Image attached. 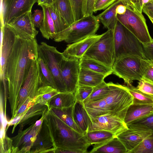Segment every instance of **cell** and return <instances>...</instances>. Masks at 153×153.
<instances>
[{
    "label": "cell",
    "instance_id": "1",
    "mask_svg": "<svg viewBox=\"0 0 153 153\" xmlns=\"http://www.w3.org/2000/svg\"><path fill=\"white\" fill-rule=\"evenodd\" d=\"M38 44L35 38L16 36L15 43L7 61L5 77L12 119L16 114L19 94L33 61L39 57Z\"/></svg>",
    "mask_w": 153,
    "mask_h": 153
},
{
    "label": "cell",
    "instance_id": "2",
    "mask_svg": "<svg viewBox=\"0 0 153 153\" xmlns=\"http://www.w3.org/2000/svg\"><path fill=\"white\" fill-rule=\"evenodd\" d=\"M108 94L103 98L83 103L91 121L100 115L111 114L124 121L126 111L133 103V98L126 86L112 82L107 83Z\"/></svg>",
    "mask_w": 153,
    "mask_h": 153
},
{
    "label": "cell",
    "instance_id": "3",
    "mask_svg": "<svg viewBox=\"0 0 153 153\" xmlns=\"http://www.w3.org/2000/svg\"><path fill=\"white\" fill-rule=\"evenodd\" d=\"M45 120L56 149L68 150L75 153L88 152V149L91 144L86 133L80 134L71 128L49 108Z\"/></svg>",
    "mask_w": 153,
    "mask_h": 153
},
{
    "label": "cell",
    "instance_id": "4",
    "mask_svg": "<svg viewBox=\"0 0 153 153\" xmlns=\"http://www.w3.org/2000/svg\"><path fill=\"white\" fill-rule=\"evenodd\" d=\"M113 32L115 60L126 55L134 56L145 59L142 42L118 20Z\"/></svg>",
    "mask_w": 153,
    "mask_h": 153
},
{
    "label": "cell",
    "instance_id": "5",
    "mask_svg": "<svg viewBox=\"0 0 153 153\" xmlns=\"http://www.w3.org/2000/svg\"><path fill=\"white\" fill-rule=\"evenodd\" d=\"M99 26L96 16L92 15L84 16L56 34L54 40L57 42L65 41L69 44L75 42L95 34Z\"/></svg>",
    "mask_w": 153,
    "mask_h": 153
},
{
    "label": "cell",
    "instance_id": "6",
    "mask_svg": "<svg viewBox=\"0 0 153 153\" xmlns=\"http://www.w3.org/2000/svg\"><path fill=\"white\" fill-rule=\"evenodd\" d=\"M83 57L94 59L112 67L115 61L113 33L108 30L87 51Z\"/></svg>",
    "mask_w": 153,
    "mask_h": 153
},
{
    "label": "cell",
    "instance_id": "7",
    "mask_svg": "<svg viewBox=\"0 0 153 153\" xmlns=\"http://www.w3.org/2000/svg\"><path fill=\"white\" fill-rule=\"evenodd\" d=\"M126 7L125 14L117 15V20L142 43L151 41L153 39L149 33L146 20L142 13L130 5Z\"/></svg>",
    "mask_w": 153,
    "mask_h": 153
},
{
    "label": "cell",
    "instance_id": "8",
    "mask_svg": "<svg viewBox=\"0 0 153 153\" xmlns=\"http://www.w3.org/2000/svg\"><path fill=\"white\" fill-rule=\"evenodd\" d=\"M39 57L43 60L51 72L54 79L56 89L60 92H67L62 77L60 65L64 56L56 48L46 43L38 45Z\"/></svg>",
    "mask_w": 153,
    "mask_h": 153
},
{
    "label": "cell",
    "instance_id": "9",
    "mask_svg": "<svg viewBox=\"0 0 153 153\" xmlns=\"http://www.w3.org/2000/svg\"><path fill=\"white\" fill-rule=\"evenodd\" d=\"M141 59L131 55L121 56L115 61L112 67L113 73L123 79L127 86L131 85L133 81H140L143 78Z\"/></svg>",
    "mask_w": 153,
    "mask_h": 153
},
{
    "label": "cell",
    "instance_id": "10",
    "mask_svg": "<svg viewBox=\"0 0 153 153\" xmlns=\"http://www.w3.org/2000/svg\"><path fill=\"white\" fill-rule=\"evenodd\" d=\"M42 85L38 59L33 61L19 92L17 100L16 114L27 99H34L38 89Z\"/></svg>",
    "mask_w": 153,
    "mask_h": 153
},
{
    "label": "cell",
    "instance_id": "11",
    "mask_svg": "<svg viewBox=\"0 0 153 153\" xmlns=\"http://www.w3.org/2000/svg\"><path fill=\"white\" fill-rule=\"evenodd\" d=\"M47 112V111H46ZM46 112L36 122L11 138L12 153H29L40 130Z\"/></svg>",
    "mask_w": 153,
    "mask_h": 153
},
{
    "label": "cell",
    "instance_id": "12",
    "mask_svg": "<svg viewBox=\"0 0 153 153\" xmlns=\"http://www.w3.org/2000/svg\"><path fill=\"white\" fill-rule=\"evenodd\" d=\"M80 59L64 56L61 62V75L67 92H76L80 68Z\"/></svg>",
    "mask_w": 153,
    "mask_h": 153
},
{
    "label": "cell",
    "instance_id": "13",
    "mask_svg": "<svg viewBox=\"0 0 153 153\" xmlns=\"http://www.w3.org/2000/svg\"><path fill=\"white\" fill-rule=\"evenodd\" d=\"M16 35L7 24L1 27L0 45V82L7 84L5 77L6 63L13 47Z\"/></svg>",
    "mask_w": 153,
    "mask_h": 153
},
{
    "label": "cell",
    "instance_id": "14",
    "mask_svg": "<svg viewBox=\"0 0 153 153\" xmlns=\"http://www.w3.org/2000/svg\"><path fill=\"white\" fill-rule=\"evenodd\" d=\"M38 0H2V24L9 23L15 19L30 11Z\"/></svg>",
    "mask_w": 153,
    "mask_h": 153
},
{
    "label": "cell",
    "instance_id": "15",
    "mask_svg": "<svg viewBox=\"0 0 153 153\" xmlns=\"http://www.w3.org/2000/svg\"><path fill=\"white\" fill-rule=\"evenodd\" d=\"M128 128L124 121L120 118L106 114L97 117L92 120L87 132L105 130L112 133L116 137Z\"/></svg>",
    "mask_w": 153,
    "mask_h": 153
},
{
    "label": "cell",
    "instance_id": "16",
    "mask_svg": "<svg viewBox=\"0 0 153 153\" xmlns=\"http://www.w3.org/2000/svg\"><path fill=\"white\" fill-rule=\"evenodd\" d=\"M48 109V106L44 104L39 103L33 105L23 114L15 117L8 121L6 130L9 126H13L12 132L13 133L16 126L19 125V128L18 133L20 132L26 125L35 123L46 112Z\"/></svg>",
    "mask_w": 153,
    "mask_h": 153
},
{
    "label": "cell",
    "instance_id": "17",
    "mask_svg": "<svg viewBox=\"0 0 153 153\" xmlns=\"http://www.w3.org/2000/svg\"><path fill=\"white\" fill-rule=\"evenodd\" d=\"M31 11L15 19L7 25L16 36L27 39L35 38L38 31L36 30L32 17Z\"/></svg>",
    "mask_w": 153,
    "mask_h": 153
},
{
    "label": "cell",
    "instance_id": "18",
    "mask_svg": "<svg viewBox=\"0 0 153 153\" xmlns=\"http://www.w3.org/2000/svg\"><path fill=\"white\" fill-rule=\"evenodd\" d=\"M56 149L44 118L29 153H55Z\"/></svg>",
    "mask_w": 153,
    "mask_h": 153
},
{
    "label": "cell",
    "instance_id": "19",
    "mask_svg": "<svg viewBox=\"0 0 153 153\" xmlns=\"http://www.w3.org/2000/svg\"><path fill=\"white\" fill-rule=\"evenodd\" d=\"M101 35H92L75 42L68 44L62 53L66 58H82L88 49L102 36Z\"/></svg>",
    "mask_w": 153,
    "mask_h": 153
},
{
    "label": "cell",
    "instance_id": "20",
    "mask_svg": "<svg viewBox=\"0 0 153 153\" xmlns=\"http://www.w3.org/2000/svg\"><path fill=\"white\" fill-rule=\"evenodd\" d=\"M151 132L128 128L116 137L124 145L128 153L137 147Z\"/></svg>",
    "mask_w": 153,
    "mask_h": 153
},
{
    "label": "cell",
    "instance_id": "21",
    "mask_svg": "<svg viewBox=\"0 0 153 153\" xmlns=\"http://www.w3.org/2000/svg\"><path fill=\"white\" fill-rule=\"evenodd\" d=\"M153 113V104L132 103L128 107L124 121L126 125Z\"/></svg>",
    "mask_w": 153,
    "mask_h": 153
},
{
    "label": "cell",
    "instance_id": "22",
    "mask_svg": "<svg viewBox=\"0 0 153 153\" xmlns=\"http://www.w3.org/2000/svg\"><path fill=\"white\" fill-rule=\"evenodd\" d=\"M73 115L76 124L86 133L91 120L82 102L76 101L73 106Z\"/></svg>",
    "mask_w": 153,
    "mask_h": 153
},
{
    "label": "cell",
    "instance_id": "23",
    "mask_svg": "<svg viewBox=\"0 0 153 153\" xmlns=\"http://www.w3.org/2000/svg\"><path fill=\"white\" fill-rule=\"evenodd\" d=\"M88 152L128 153V151L119 139L115 137L104 143L94 145L93 149Z\"/></svg>",
    "mask_w": 153,
    "mask_h": 153
},
{
    "label": "cell",
    "instance_id": "24",
    "mask_svg": "<svg viewBox=\"0 0 153 153\" xmlns=\"http://www.w3.org/2000/svg\"><path fill=\"white\" fill-rule=\"evenodd\" d=\"M105 75L80 67L78 85L94 87L104 81Z\"/></svg>",
    "mask_w": 153,
    "mask_h": 153
},
{
    "label": "cell",
    "instance_id": "25",
    "mask_svg": "<svg viewBox=\"0 0 153 153\" xmlns=\"http://www.w3.org/2000/svg\"><path fill=\"white\" fill-rule=\"evenodd\" d=\"M122 1L123 0H117L96 16L99 21L108 30H113L117 21L116 8Z\"/></svg>",
    "mask_w": 153,
    "mask_h": 153
},
{
    "label": "cell",
    "instance_id": "26",
    "mask_svg": "<svg viewBox=\"0 0 153 153\" xmlns=\"http://www.w3.org/2000/svg\"><path fill=\"white\" fill-rule=\"evenodd\" d=\"M42 8L44 18L39 30L43 36L47 39H54L56 32L53 21L48 6L45 4L39 5Z\"/></svg>",
    "mask_w": 153,
    "mask_h": 153
},
{
    "label": "cell",
    "instance_id": "27",
    "mask_svg": "<svg viewBox=\"0 0 153 153\" xmlns=\"http://www.w3.org/2000/svg\"><path fill=\"white\" fill-rule=\"evenodd\" d=\"M75 93L60 92L53 97L48 103V108H62L73 106L76 102Z\"/></svg>",
    "mask_w": 153,
    "mask_h": 153
},
{
    "label": "cell",
    "instance_id": "28",
    "mask_svg": "<svg viewBox=\"0 0 153 153\" xmlns=\"http://www.w3.org/2000/svg\"><path fill=\"white\" fill-rule=\"evenodd\" d=\"M48 108L56 115L71 128L80 134H86L77 126L74 120L73 115V106L62 108L51 107Z\"/></svg>",
    "mask_w": 153,
    "mask_h": 153
},
{
    "label": "cell",
    "instance_id": "29",
    "mask_svg": "<svg viewBox=\"0 0 153 153\" xmlns=\"http://www.w3.org/2000/svg\"><path fill=\"white\" fill-rule=\"evenodd\" d=\"M52 4L69 27L75 22L69 0H57Z\"/></svg>",
    "mask_w": 153,
    "mask_h": 153
},
{
    "label": "cell",
    "instance_id": "30",
    "mask_svg": "<svg viewBox=\"0 0 153 153\" xmlns=\"http://www.w3.org/2000/svg\"><path fill=\"white\" fill-rule=\"evenodd\" d=\"M80 67L101 74L106 77L113 73L112 68L97 61L82 57L80 59Z\"/></svg>",
    "mask_w": 153,
    "mask_h": 153
},
{
    "label": "cell",
    "instance_id": "31",
    "mask_svg": "<svg viewBox=\"0 0 153 153\" xmlns=\"http://www.w3.org/2000/svg\"><path fill=\"white\" fill-rule=\"evenodd\" d=\"M60 92L56 89L49 85L40 87L33 99L35 104L42 103L47 105L48 107V103L51 99L54 96Z\"/></svg>",
    "mask_w": 153,
    "mask_h": 153
},
{
    "label": "cell",
    "instance_id": "32",
    "mask_svg": "<svg viewBox=\"0 0 153 153\" xmlns=\"http://www.w3.org/2000/svg\"><path fill=\"white\" fill-rule=\"evenodd\" d=\"M86 134L91 145L102 144L116 137L112 133L105 130L88 131Z\"/></svg>",
    "mask_w": 153,
    "mask_h": 153
},
{
    "label": "cell",
    "instance_id": "33",
    "mask_svg": "<svg viewBox=\"0 0 153 153\" xmlns=\"http://www.w3.org/2000/svg\"><path fill=\"white\" fill-rule=\"evenodd\" d=\"M128 128L153 133V113L126 125Z\"/></svg>",
    "mask_w": 153,
    "mask_h": 153
},
{
    "label": "cell",
    "instance_id": "34",
    "mask_svg": "<svg viewBox=\"0 0 153 153\" xmlns=\"http://www.w3.org/2000/svg\"><path fill=\"white\" fill-rule=\"evenodd\" d=\"M109 87L108 83L104 81L101 83L93 87L90 95L83 102V103L94 101L103 98L109 91Z\"/></svg>",
    "mask_w": 153,
    "mask_h": 153
},
{
    "label": "cell",
    "instance_id": "35",
    "mask_svg": "<svg viewBox=\"0 0 153 153\" xmlns=\"http://www.w3.org/2000/svg\"><path fill=\"white\" fill-rule=\"evenodd\" d=\"M133 98V103L153 104V96L144 93L132 85L126 86Z\"/></svg>",
    "mask_w": 153,
    "mask_h": 153
},
{
    "label": "cell",
    "instance_id": "36",
    "mask_svg": "<svg viewBox=\"0 0 153 153\" xmlns=\"http://www.w3.org/2000/svg\"><path fill=\"white\" fill-rule=\"evenodd\" d=\"M38 61L42 76V86L49 85L56 89L54 77L49 69L41 58L38 57Z\"/></svg>",
    "mask_w": 153,
    "mask_h": 153
},
{
    "label": "cell",
    "instance_id": "37",
    "mask_svg": "<svg viewBox=\"0 0 153 153\" xmlns=\"http://www.w3.org/2000/svg\"><path fill=\"white\" fill-rule=\"evenodd\" d=\"M46 4L49 8L51 17L53 21L56 35L68 28L69 26L59 15L53 4Z\"/></svg>",
    "mask_w": 153,
    "mask_h": 153
},
{
    "label": "cell",
    "instance_id": "38",
    "mask_svg": "<svg viewBox=\"0 0 153 153\" xmlns=\"http://www.w3.org/2000/svg\"><path fill=\"white\" fill-rule=\"evenodd\" d=\"M129 153H153V133H151Z\"/></svg>",
    "mask_w": 153,
    "mask_h": 153
},
{
    "label": "cell",
    "instance_id": "39",
    "mask_svg": "<svg viewBox=\"0 0 153 153\" xmlns=\"http://www.w3.org/2000/svg\"><path fill=\"white\" fill-rule=\"evenodd\" d=\"M141 67L143 78L153 83V62L142 59Z\"/></svg>",
    "mask_w": 153,
    "mask_h": 153
},
{
    "label": "cell",
    "instance_id": "40",
    "mask_svg": "<svg viewBox=\"0 0 153 153\" xmlns=\"http://www.w3.org/2000/svg\"><path fill=\"white\" fill-rule=\"evenodd\" d=\"M73 13L75 22L84 17V0H69Z\"/></svg>",
    "mask_w": 153,
    "mask_h": 153
},
{
    "label": "cell",
    "instance_id": "41",
    "mask_svg": "<svg viewBox=\"0 0 153 153\" xmlns=\"http://www.w3.org/2000/svg\"><path fill=\"white\" fill-rule=\"evenodd\" d=\"M93 87L78 85L75 93L76 101L83 102L91 94Z\"/></svg>",
    "mask_w": 153,
    "mask_h": 153
},
{
    "label": "cell",
    "instance_id": "42",
    "mask_svg": "<svg viewBox=\"0 0 153 153\" xmlns=\"http://www.w3.org/2000/svg\"><path fill=\"white\" fill-rule=\"evenodd\" d=\"M136 87L142 92L153 96V83L143 78Z\"/></svg>",
    "mask_w": 153,
    "mask_h": 153
},
{
    "label": "cell",
    "instance_id": "43",
    "mask_svg": "<svg viewBox=\"0 0 153 153\" xmlns=\"http://www.w3.org/2000/svg\"><path fill=\"white\" fill-rule=\"evenodd\" d=\"M12 140L11 138L6 136L0 139V153H12Z\"/></svg>",
    "mask_w": 153,
    "mask_h": 153
},
{
    "label": "cell",
    "instance_id": "44",
    "mask_svg": "<svg viewBox=\"0 0 153 153\" xmlns=\"http://www.w3.org/2000/svg\"><path fill=\"white\" fill-rule=\"evenodd\" d=\"M142 43L145 59L153 62V39L151 42Z\"/></svg>",
    "mask_w": 153,
    "mask_h": 153
},
{
    "label": "cell",
    "instance_id": "45",
    "mask_svg": "<svg viewBox=\"0 0 153 153\" xmlns=\"http://www.w3.org/2000/svg\"><path fill=\"white\" fill-rule=\"evenodd\" d=\"M117 0H95L94 5V12L107 8Z\"/></svg>",
    "mask_w": 153,
    "mask_h": 153
},
{
    "label": "cell",
    "instance_id": "46",
    "mask_svg": "<svg viewBox=\"0 0 153 153\" xmlns=\"http://www.w3.org/2000/svg\"><path fill=\"white\" fill-rule=\"evenodd\" d=\"M34 13L32 15V19L35 27L39 28L41 25L44 18L43 10H36Z\"/></svg>",
    "mask_w": 153,
    "mask_h": 153
},
{
    "label": "cell",
    "instance_id": "47",
    "mask_svg": "<svg viewBox=\"0 0 153 153\" xmlns=\"http://www.w3.org/2000/svg\"><path fill=\"white\" fill-rule=\"evenodd\" d=\"M94 1L95 0H84L83 6L84 16L93 15Z\"/></svg>",
    "mask_w": 153,
    "mask_h": 153
},
{
    "label": "cell",
    "instance_id": "48",
    "mask_svg": "<svg viewBox=\"0 0 153 153\" xmlns=\"http://www.w3.org/2000/svg\"><path fill=\"white\" fill-rule=\"evenodd\" d=\"M35 104V103L33 101V99L28 98L19 109L16 114L15 117L20 116Z\"/></svg>",
    "mask_w": 153,
    "mask_h": 153
},
{
    "label": "cell",
    "instance_id": "49",
    "mask_svg": "<svg viewBox=\"0 0 153 153\" xmlns=\"http://www.w3.org/2000/svg\"><path fill=\"white\" fill-rule=\"evenodd\" d=\"M131 6L138 11L142 13L143 7L141 5L142 0H128Z\"/></svg>",
    "mask_w": 153,
    "mask_h": 153
},
{
    "label": "cell",
    "instance_id": "50",
    "mask_svg": "<svg viewBox=\"0 0 153 153\" xmlns=\"http://www.w3.org/2000/svg\"><path fill=\"white\" fill-rule=\"evenodd\" d=\"M146 10L153 14V0H151L143 7V10Z\"/></svg>",
    "mask_w": 153,
    "mask_h": 153
},
{
    "label": "cell",
    "instance_id": "51",
    "mask_svg": "<svg viewBox=\"0 0 153 153\" xmlns=\"http://www.w3.org/2000/svg\"><path fill=\"white\" fill-rule=\"evenodd\" d=\"M142 12H143L148 16L149 20L153 24V14L150 12L144 10H143Z\"/></svg>",
    "mask_w": 153,
    "mask_h": 153
},
{
    "label": "cell",
    "instance_id": "52",
    "mask_svg": "<svg viewBox=\"0 0 153 153\" xmlns=\"http://www.w3.org/2000/svg\"><path fill=\"white\" fill-rule=\"evenodd\" d=\"M57 0H46L45 4H52L56 1Z\"/></svg>",
    "mask_w": 153,
    "mask_h": 153
},
{
    "label": "cell",
    "instance_id": "53",
    "mask_svg": "<svg viewBox=\"0 0 153 153\" xmlns=\"http://www.w3.org/2000/svg\"><path fill=\"white\" fill-rule=\"evenodd\" d=\"M46 0H38L37 3L38 5H39L41 4H45Z\"/></svg>",
    "mask_w": 153,
    "mask_h": 153
},
{
    "label": "cell",
    "instance_id": "54",
    "mask_svg": "<svg viewBox=\"0 0 153 153\" xmlns=\"http://www.w3.org/2000/svg\"></svg>",
    "mask_w": 153,
    "mask_h": 153
}]
</instances>
